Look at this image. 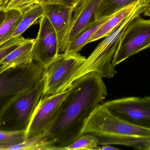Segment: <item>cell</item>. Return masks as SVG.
I'll return each instance as SVG.
<instances>
[{
    "mask_svg": "<svg viewBox=\"0 0 150 150\" xmlns=\"http://www.w3.org/2000/svg\"><path fill=\"white\" fill-rule=\"evenodd\" d=\"M102 78L91 72L75 80L68 89L59 115L45 135L53 144V150L69 145L83 134L88 118L107 96Z\"/></svg>",
    "mask_w": 150,
    "mask_h": 150,
    "instance_id": "6da1fadb",
    "label": "cell"
},
{
    "mask_svg": "<svg viewBox=\"0 0 150 150\" xmlns=\"http://www.w3.org/2000/svg\"><path fill=\"white\" fill-rule=\"evenodd\" d=\"M149 2V0H141L138 6L131 14L97 45L69 78L67 85V90L75 80L91 72L98 73L105 78H111L115 75L117 71L112 64V61L124 31L133 19L144 13Z\"/></svg>",
    "mask_w": 150,
    "mask_h": 150,
    "instance_id": "7a4b0ae2",
    "label": "cell"
},
{
    "mask_svg": "<svg viewBox=\"0 0 150 150\" xmlns=\"http://www.w3.org/2000/svg\"><path fill=\"white\" fill-rule=\"evenodd\" d=\"M83 134L98 139L99 145H118L124 136L150 137V129L131 125L117 117L100 104L86 122Z\"/></svg>",
    "mask_w": 150,
    "mask_h": 150,
    "instance_id": "3957f363",
    "label": "cell"
},
{
    "mask_svg": "<svg viewBox=\"0 0 150 150\" xmlns=\"http://www.w3.org/2000/svg\"><path fill=\"white\" fill-rule=\"evenodd\" d=\"M44 70L34 61L6 70L0 66V117L16 99L42 79Z\"/></svg>",
    "mask_w": 150,
    "mask_h": 150,
    "instance_id": "277c9868",
    "label": "cell"
},
{
    "mask_svg": "<svg viewBox=\"0 0 150 150\" xmlns=\"http://www.w3.org/2000/svg\"><path fill=\"white\" fill-rule=\"evenodd\" d=\"M44 89L42 78L33 88L16 99L0 117V130L27 132Z\"/></svg>",
    "mask_w": 150,
    "mask_h": 150,
    "instance_id": "5b68a950",
    "label": "cell"
},
{
    "mask_svg": "<svg viewBox=\"0 0 150 150\" xmlns=\"http://www.w3.org/2000/svg\"><path fill=\"white\" fill-rule=\"evenodd\" d=\"M86 58L79 53H59L44 68V89L42 97L67 90L69 80Z\"/></svg>",
    "mask_w": 150,
    "mask_h": 150,
    "instance_id": "8992f818",
    "label": "cell"
},
{
    "mask_svg": "<svg viewBox=\"0 0 150 150\" xmlns=\"http://www.w3.org/2000/svg\"><path fill=\"white\" fill-rule=\"evenodd\" d=\"M150 44V19L135 18L130 22L122 35L112 64L114 67L130 56L145 50Z\"/></svg>",
    "mask_w": 150,
    "mask_h": 150,
    "instance_id": "52a82bcc",
    "label": "cell"
},
{
    "mask_svg": "<svg viewBox=\"0 0 150 150\" xmlns=\"http://www.w3.org/2000/svg\"><path fill=\"white\" fill-rule=\"evenodd\" d=\"M68 90L41 97L27 130V139L46 135L57 120ZM26 139V140H27Z\"/></svg>",
    "mask_w": 150,
    "mask_h": 150,
    "instance_id": "ba28073f",
    "label": "cell"
},
{
    "mask_svg": "<svg viewBox=\"0 0 150 150\" xmlns=\"http://www.w3.org/2000/svg\"><path fill=\"white\" fill-rule=\"evenodd\" d=\"M102 105L122 120L136 127L150 129V96L127 97L109 100Z\"/></svg>",
    "mask_w": 150,
    "mask_h": 150,
    "instance_id": "9c48e42d",
    "label": "cell"
},
{
    "mask_svg": "<svg viewBox=\"0 0 150 150\" xmlns=\"http://www.w3.org/2000/svg\"><path fill=\"white\" fill-rule=\"evenodd\" d=\"M33 48V59L45 68L59 53L57 33L49 19L43 15Z\"/></svg>",
    "mask_w": 150,
    "mask_h": 150,
    "instance_id": "30bf717a",
    "label": "cell"
},
{
    "mask_svg": "<svg viewBox=\"0 0 150 150\" xmlns=\"http://www.w3.org/2000/svg\"><path fill=\"white\" fill-rule=\"evenodd\" d=\"M101 0H85L74 10L72 19L59 48L64 53L68 44L96 21V12Z\"/></svg>",
    "mask_w": 150,
    "mask_h": 150,
    "instance_id": "8fae6325",
    "label": "cell"
},
{
    "mask_svg": "<svg viewBox=\"0 0 150 150\" xmlns=\"http://www.w3.org/2000/svg\"><path fill=\"white\" fill-rule=\"evenodd\" d=\"M44 15L49 19L57 33L59 48L72 19L74 9L58 4H42Z\"/></svg>",
    "mask_w": 150,
    "mask_h": 150,
    "instance_id": "7c38bea8",
    "label": "cell"
},
{
    "mask_svg": "<svg viewBox=\"0 0 150 150\" xmlns=\"http://www.w3.org/2000/svg\"><path fill=\"white\" fill-rule=\"evenodd\" d=\"M34 42L35 39H25L18 47L0 61V66L6 70L31 63L33 61V48Z\"/></svg>",
    "mask_w": 150,
    "mask_h": 150,
    "instance_id": "4fadbf2b",
    "label": "cell"
},
{
    "mask_svg": "<svg viewBox=\"0 0 150 150\" xmlns=\"http://www.w3.org/2000/svg\"><path fill=\"white\" fill-rule=\"evenodd\" d=\"M141 0L112 15L95 33L89 41V43L106 37L124 19L135 9Z\"/></svg>",
    "mask_w": 150,
    "mask_h": 150,
    "instance_id": "5bb4252c",
    "label": "cell"
},
{
    "mask_svg": "<svg viewBox=\"0 0 150 150\" xmlns=\"http://www.w3.org/2000/svg\"><path fill=\"white\" fill-rule=\"evenodd\" d=\"M110 16L95 21L91 26L86 29L81 34L68 44L64 53H77L81 51V49L86 44L89 43L90 39Z\"/></svg>",
    "mask_w": 150,
    "mask_h": 150,
    "instance_id": "9a60e30c",
    "label": "cell"
},
{
    "mask_svg": "<svg viewBox=\"0 0 150 150\" xmlns=\"http://www.w3.org/2000/svg\"><path fill=\"white\" fill-rule=\"evenodd\" d=\"M44 13L43 6L39 3L36 4L23 12V17L12 34L11 39L21 36L31 26L36 23Z\"/></svg>",
    "mask_w": 150,
    "mask_h": 150,
    "instance_id": "2e32d148",
    "label": "cell"
},
{
    "mask_svg": "<svg viewBox=\"0 0 150 150\" xmlns=\"http://www.w3.org/2000/svg\"><path fill=\"white\" fill-rule=\"evenodd\" d=\"M6 12V18L0 25V47L11 39L23 16V12L16 10H8Z\"/></svg>",
    "mask_w": 150,
    "mask_h": 150,
    "instance_id": "e0dca14e",
    "label": "cell"
},
{
    "mask_svg": "<svg viewBox=\"0 0 150 150\" xmlns=\"http://www.w3.org/2000/svg\"><path fill=\"white\" fill-rule=\"evenodd\" d=\"M139 0H101L96 14V21L110 16Z\"/></svg>",
    "mask_w": 150,
    "mask_h": 150,
    "instance_id": "ac0fdd59",
    "label": "cell"
},
{
    "mask_svg": "<svg viewBox=\"0 0 150 150\" xmlns=\"http://www.w3.org/2000/svg\"><path fill=\"white\" fill-rule=\"evenodd\" d=\"M54 148L52 143L44 135L27 139L22 143L9 147L7 150H53Z\"/></svg>",
    "mask_w": 150,
    "mask_h": 150,
    "instance_id": "d6986e66",
    "label": "cell"
},
{
    "mask_svg": "<svg viewBox=\"0 0 150 150\" xmlns=\"http://www.w3.org/2000/svg\"><path fill=\"white\" fill-rule=\"evenodd\" d=\"M98 141L97 138L89 134H83L79 138L67 146L58 150H98Z\"/></svg>",
    "mask_w": 150,
    "mask_h": 150,
    "instance_id": "ffe728a7",
    "label": "cell"
},
{
    "mask_svg": "<svg viewBox=\"0 0 150 150\" xmlns=\"http://www.w3.org/2000/svg\"><path fill=\"white\" fill-rule=\"evenodd\" d=\"M27 139L26 131H8L0 130V150L22 143Z\"/></svg>",
    "mask_w": 150,
    "mask_h": 150,
    "instance_id": "44dd1931",
    "label": "cell"
},
{
    "mask_svg": "<svg viewBox=\"0 0 150 150\" xmlns=\"http://www.w3.org/2000/svg\"><path fill=\"white\" fill-rule=\"evenodd\" d=\"M25 38L20 36L14 38L4 44L0 47V61L4 59L9 54L18 47L24 41Z\"/></svg>",
    "mask_w": 150,
    "mask_h": 150,
    "instance_id": "7402d4cb",
    "label": "cell"
},
{
    "mask_svg": "<svg viewBox=\"0 0 150 150\" xmlns=\"http://www.w3.org/2000/svg\"><path fill=\"white\" fill-rule=\"evenodd\" d=\"M36 4V0H10L4 10H16L23 13Z\"/></svg>",
    "mask_w": 150,
    "mask_h": 150,
    "instance_id": "603a6c76",
    "label": "cell"
},
{
    "mask_svg": "<svg viewBox=\"0 0 150 150\" xmlns=\"http://www.w3.org/2000/svg\"><path fill=\"white\" fill-rule=\"evenodd\" d=\"M85 0H36V3L41 4H58L72 7L74 9Z\"/></svg>",
    "mask_w": 150,
    "mask_h": 150,
    "instance_id": "cb8c5ba5",
    "label": "cell"
},
{
    "mask_svg": "<svg viewBox=\"0 0 150 150\" xmlns=\"http://www.w3.org/2000/svg\"><path fill=\"white\" fill-rule=\"evenodd\" d=\"M98 150H119L120 149L110 146V145H102L101 147H99Z\"/></svg>",
    "mask_w": 150,
    "mask_h": 150,
    "instance_id": "d4e9b609",
    "label": "cell"
},
{
    "mask_svg": "<svg viewBox=\"0 0 150 150\" xmlns=\"http://www.w3.org/2000/svg\"><path fill=\"white\" fill-rule=\"evenodd\" d=\"M7 12L4 9L0 10V25L2 23L6 18Z\"/></svg>",
    "mask_w": 150,
    "mask_h": 150,
    "instance_id": "484cf974",
    "label": "cell"
},
{
    "mask_svg": "<svg viewBox=\"0 0 150 150\" xmlns=\"http://www.w3.org/2000/svg\"><path fill=\"white\" fill-rule=\"evenodd\" d=\"M143 14L144 16H148L150 17V2L149 3L148 5L145 8Z\"/></svg>",
    "mask_w": 150,
    "mask_h": 150,
    "instance_id": "4316f807",
    "label": "cell"
},
{
    "mask_svg": "<svg viewBox=\"0 0 150 150\" xmlns=\"http://www.w3.org/2000/svg\"><path fill=\"white\" fill-rule=\"evenodd\" d=\"M10 0H0V10L4 9Z\"/></svg>",
    "mask_w": 150,
    "mask_h": 150,
    "instance_id": "83f0119b",
    "label": "cell"
},
{
    "mask_svg": "<svg viewBox=\"0 0 150 150\" xmlns=\"http://www.w3.org/2000/svg\"><path fill=\"white\" fill-rule=\"evenodd\" d=\"M150 48V44H149L148 46H147V47L146 48V49H147V48Z\"/></svg>",
    "mask_w": 150,
    "mask_h": 150,
    "instance_id": "f1b7e54d",
    "label": "cell"
},
{
    "mask_svg": "<svg viewBox=\"0 0 150 150\" xmlns=\"http://www.w3.org/2000/svg\"><path fill=\"white\" fill-rule=\"evenodd\" d=\"M149 1L150 2V0H149Z\"/></svg>",
    "mask_w": 150,
    "mask_h": 150,
    "instance_id": "f546056e",
    "label": "cell"
}]
</instances>
